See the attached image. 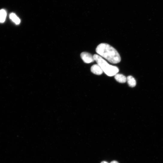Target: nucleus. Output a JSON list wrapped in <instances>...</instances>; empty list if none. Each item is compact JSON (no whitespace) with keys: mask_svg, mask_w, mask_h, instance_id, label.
Wrapping results in <instances>:
<instances>
[{"mask_svg":"<svg viewBox=\"0 0 163 163\" xmlns=\"http://www.w3.org/2000/svg\"><path fill=\"white\" fill-rule=\"evenodd\" d=\"M127 81L130 86L134 87L136 86V80L132 76H128L127 78Z\"/></svg>","mask_w":163,"mask_h":163,"instance_id":"obj_6","label":"nucleus"},{"mask_svg":"<svg viewBox=\"0 0 163 163\" xmlns=\"http://www.w3.org/2000/svg\"><path fill=\"white\" fill-rule=\"evenodd\" d=\"M7 15V12L5 10H0V23H3L5 22Z\"/></svg>","mask_w":163,"mask_h":163,"instance_id":"obj_7","label":"nucleus"},{"mask_svg":"<svg viewBox=\"0 0 163 163\" xmlns=\"http://www.w3.org/2000/svg\"><path fill=\"white\" fill-rule=\"evenodd\" d=\"M96 51L101 56L111 63L117 64L121 61L120 56L117 51L107 44H99L96 47Z\"/></svg>","mask_w":163,"mask_h":163,"instance_id":"obj_1","label":"nucleus"},{"mask_svg":"<svg viewBox=\"0 0 163 163\" xmlns=\"http://www.w3.org/2000/svg\"><path fill=\"white\" fill-rule=\"evenodd\" d=\"M91 71L93 74L98 75H101L103 72L98 64L94 65L92 66L91 68Z\"/></svg>","mask_w":163,"mask_h":163,"instance_id":"obj_4","label":"nucleus"},{"mask_svg":"<svg viewBox=\"0 0 163 163\" xmlns=\"http://www.w3.org/2000/svg\"><path fill=\"white\" fill-rule=\"evenodd\" d=\"M100 163H108L106 161H103L101 162Z\"/></svg>","mask_w":163,"mask_h":163,"instance_id":"obj_10","label":"nucleus"},{"mask_svg":"<svg viewBox=\"0 0 163 163\" xmlns=\"http://www.w3.org/2000/svg\"><path fill=\"white\" fill-rule=\"evenodd\" d=\"M93 56L95 61L96 62L97 64L108 76H114L119 72V70L118 67L109 64L101 57L97 54H95Z\"/></svg>","mask_w":163,"mask_h":163,"instance_id":"obj_2","label":"nucleus"},{"mask_svg":"<svg viewBox=\"0 0 163 163\" xmlns=\"http://www.w3.org/2000/svg\"><path fill=\"white\" fill-rule=\"evenodd\" d=\"M10 19L16 25H19L20 23V19L15 14H11L10 16Z\"/></svg>","mask_w":163,"mask_h":163,"instance_id":"obj_8","label":"nucleus"},{"mask_svg":"<svg viewBox=\"0 0 163 163\" xmlns=\"http://www.w3.org/2000/svg\"><path fill=\"white\" fill-rule=\"evenodd\" d=\"M84 63L89 64L93 62L95 60L92 54L87 52H83L80 55Z\"/></svg>","mask_w":163,"mask_h":163,"instance_id":"obj_3","label":"nucleus"},{"mask_svg":"<svg viewBox=\"0 0 163 163\" xmlns=\"http://www.w3.org/2000/svg\"><path fill=\"white\" fill-rule=\"evenodd\" d=\"M110 163H119L118 161H112Z\"/></svg>","mask_w":163,"mask_h":163,"instance_id":"obj_9","label":"nucleus"},{"mask_svg":"<svg viewBox=\"0 0 163 163\" xmlns=\"http://www.w3.org/2000/svg\"><path fill=\"white\" fill-rule=\"evenodd\" d=\"M115 78L117 81L121 83H124L127 80L126 77L125 76L120 74H116L115 76Z\"/></svg>","mask_w":163,"mask_h":163,"instance_id":"obj_5","label":"nucleus"}]
</instances>
